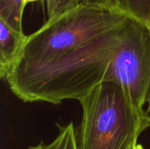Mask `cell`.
Wrapping results in <instances>:
<instances>
[{
  "instance_id": "6da1fadb",
  "label": "cell",
  "mask_w": 150,
  "mask_h": 149,
  "mask_svg": "<svg viewBox=\"0 0 150 149\" xmlns=\"http://www.w3.org/2000/svg\"><path fill=\"white\" fill-rule=\"evenodd\" d=\"M4 81L23 102L53 105L79 100L99 83L112 82L144 108L150 93V27L127 18L56 60L17 66Z\"/></svg>"
},
{
  "instance_id": "7a4b0ae2",
  "label": "cell",
  "mask_w": 150,
  "mask_h": 149,
  "mask_svg": "<svg viewBox=\"0 0 150 149\" xmlns=\"http://www.w3.org/2000/svg\"><path fill=\"white\" fill-rule=\"evenodd\" d=\"M78 101V149H138L140 135L150 126L149 112L134 105L120 84L101 83Z\"/></svg>"
},
{
  "instance_id": "3957f363",
  "label": "cell",
  "mask_w": 150,
  "mask_h": 149,
  "mask_svg": "<svg viewBox=\"0 0 150 149\" xmlns=\"http://www.w3.org/2000/svg\"><path fill=\"white\" fill-rule=\"evenodd\" d=\"M128 17L105 6L81 3L47 19L28 35L18 65H39L69 54L102 32L117 26Z\"/></svg>"
},
{
  "instance_id": "277c9868",
  "label": "cell",
  "mask_w": 150,
  "mask_h": 149,
  "mask_svg": "<svg viewBox=\"0 0 150 149\" xmlns=\"http://www.w3.org/2000/svg\"><path fill=\"white\" fill-rule=\"evenodd\" d=\"M28 35L0 18V76L5 80L20 61Z\"/></svg>"
},
{
  "instance_id": "5b68a950",
  "label": "cell",
  "mask_w": 150,
  "mask_h": 149,
  "mask_svg": "<svg viewBox=\"0 0 150 149\" xmlns=\"http://www.w3.org/2000/svg\"><path fill=\"white\" fill-rule=\"evenodd\" d=\"M112 8L150 27V0H111Z\"/></svg>"
},
{
  "instance_id": "8992f818",
  "label": "cell",
  "mask_w": 150,
  "mask_h": 149,
  "mask_svg": "<svg viewBox=\"0 0 150 149\" xmlns=\"http://www.w3.org/2000/svg\"><path fill=\"white\" fill-rule=\"evenodd\" d=\"M60 132L58 136L49 144L41 141L37 146L29 147L28 149H78L77 133L72 122L62 126H58Z\"/></svg>"
},
{
  "instance_id": "52a82bcc",
  "label": "cell",
  "mask_w": 150,
  "mask_h": 149,
  "mask_svg": "<svg viewBox=\"0 0 150 149\" xmlns=\"http://www.w3.org/2000/svg\"><path fill=\"white\" fill-rule=\"evenodd\" d=\"M24 0H0V18L12 27L23 31Z\"/></svg>"
},
{
  "instance_id": "ba28073f",
  "label": "cell",
  "mask_w": 150,
  "mask_h": 149,
  "mask_svg": "<svg viewBox=\"0 0 150 149\" xmlns=\"http://www.w3.org/2000/svg\"><path fill=\"white\" fill-rule=\"evenodd\" d=\"M81 0H47V19L55 18L60 14L75 8Z\"/></svg>"
},
{
  "instance_id": "9c48e42d",
  "label": "cell",
  "mask_w": 150,
  "mask_h": 149,
  "mask_svg": "<svg viewBox=\"0 0 150 149\" xmlns=\"http://www.w3.org/2000/svg\"><path fill=\"white\" fill-rule=\"evenodd\" d=\"M81 3L92 4V5H98V6H105L112 8V2L111 0H81Z\"/></svg>"
},
{
  "instance_id": "30bf717a",
  "label": "cell",
  "mask_w": 150,
  "mask_h": 149,
  "mask_svg": "<svg viewBox=\"0 0 150 149\" xmlns=\"http://www.w3.org/2000/svg\"><path fill=\"white\" fill-rule=\"evenodd\" d=\"M37 1H41V0H24V3H25V5H26L27 4L33 3V2H37Z\"/></svg>"
},
{
  "instance_id": "8fae6325",
  "label": "cell",
  "mask_w": 150,
  "mask_h": 149,
  "mask_svg": "<svg viewBox=\"0 0 150 149\" xmlns=\"http://www.w3.org/2000/svg\"><path fill=\"white\" fill-rule=\"evenodd\" d=\"M148 105H149V107H148V111L150 112V93L149 96V99H148Z\"/></svg>"
},
{
  "instance_id": "7c38bea8",
  "label": "cell",
  "mask_w": 150,
  "mask_h": 149,
  "mask_svg": "<svg viewBox=\"0 0 150 149\" xmlns=\"http://www.w3.org/2000/svg\"><path fill=\"white\" fill-rule=\"evenodd\" d=\"M138 149H144L142 148V145H138Z\"/></svg>"
}]
</instances>
